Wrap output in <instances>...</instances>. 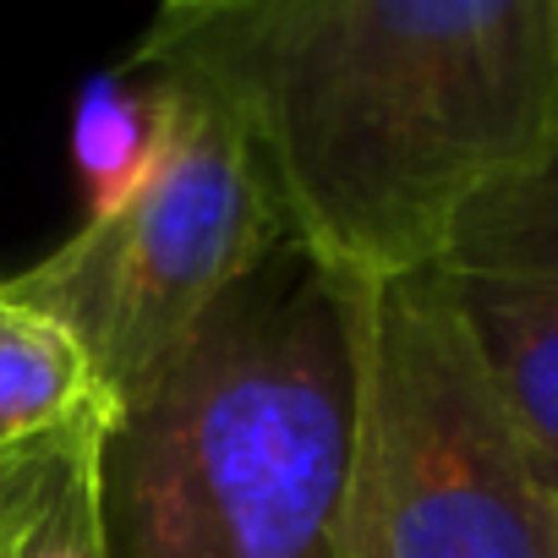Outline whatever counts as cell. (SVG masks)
Instances as JSON below:
<instances>
[{"instance_id":"8992f818","label":"cell","mask_w":558,"mask_h":558,"mask_svg":"<svg viewBox=\"0 0 558 558\" xmlns=\"http://www.w3.org/2000/svg\"><path fill=\"white\" fill-rule=\"evenodd\" d=\"M121 411L0 449V558H110L105 444Z\"/></svg>"},{"instance_id":"52a82bcc","label":"cell","mask_w":558,"mask_h":558,"mask_svg":"<svg viewBox=\"0 0 558 558\" xmlns=\"http://www.w3.org/2000/svg\"><path fill=\"white\" fill-rule=\"evenodd\" d=\"M94 411H116V400L99 389L88 351L50 313L0 286V449Z\"/></svg>"},{"instance_id":"30bf717a","label":"cell","mask_w":558,"mask_h":558,"mask_svg":"<svg viewBox=\"0 0 558 558\" xmlns=\"http://www.w3.org/2000/svg\"><path fill=\"white\" fill-rule=\"evenodd\" d=\"M553 12H558V0H553Z\"/></svg>"},{"instance_id":"6da1fadb","label":"cell","mask_w":558,"mask_h":558,"mask_svg":"<svg viewBox=\"0 0 558 558\" xmlns=\"http://www.w3.org/2000/svg\"><path fill=\"white\" fill-rule=\"evenodd\" d=\"M126 66L208 94L340 279L427 268L465 203L558 159L553 0H192Z\"/></svg>"},{"instance_id":"ba28073f","label":"cell","mask_w":558,"mask_h":558,"mask_svg":"<svg viewBox=\"0 0 558 558\" xmlns=\"http://www.w3.org/2000/svg\"><path fill=\"white\" fill-rule=\"evenodd\" d=\"M159 83L143 72H105L77 94V116H72V154L77 170L88 181V214L116 208L132 181L148 170L154 159V137H159Z\"/></svg>"},{"instance_id":"5b68a950","label":"cell","mask_w":558,"mask_h":558,"mask_svg":"<svg viewBox=\"0 0 558 558\" xmlns=\"http://www.w3.org/2000/svg\"><path fill=\"white\" fill-rule=\"evenodd\" d=\"M427 274L558 493V159L465 203Z\"/></svg>"},{"instance_id":"277c9868","label":"cell","mask_w":558,"mask_h":558,"mask_svg":"<svg viewBox=\"0 0 558 558\" xmlns=\"http://www.w3.org/2000/svg\"><path fill=\"white\" fill-rule=\"evenodd\" d=\"M154 83L165 110L132 192L88 214L34 268L0 279L17 302L72 329L116 411L192 345L208 313L279 241H291L241 126L208 94L175 77Z\"/></svg>"},{"instance_id":"7a4b0ae2","label":"cell","mask_w":558,"mask_h":558,"mask_svg":"<svg viewBox=\"0 0 558 558\" xmlns=\"http://www.w3.org/2000/svg\"><path fill=\"white\" fill-rule=\"evenodd\" d=\"M356 351L345 279L279 241L105 444L110 558H335Z\"/></svg>"},{"instance_id":"3957f363","label":"cell","mask_w":558,"mask_h":558,"mask_svg":"<svg viewBox=\"0 0 558 558\" xmlns=\"http://www.w3.org/2000/svg\"><path fill=\"white\" fill-rule=\"evenodd\" d=\"M345 302L356 422L335 558H558V493L438 279H345Z\"/></svg>"},{"instance_id":"9c48e42d","label":"cell","mask_w":558,"mask_h":558,"mask_svg":"<svg viewBox=\"0 0 558 558\" xmlns=\"http://www.w3.org/2000/svg\"><path fill=\"white\" fill-rule=\"evenodd\" d=\"M165 7H192V0H165Z\"/></svg>"}]
</instances>
